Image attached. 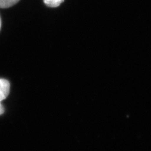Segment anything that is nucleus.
<instances>
[{
    "mask_svg": "<svg viewBox=\"0 0 151 151\" xmlns=\"http://www.w3.org/2000/svg\"><path fill=\"white\" fill-rule=\"evenodd\" d=\"M4 108L2 105V104L1 103V102H0V115H2L3 113H4Z\"/></svg>",
    "mask_w": 151,
    "mask_h": 151,
    "instance_id": "nucleus-4",
    "label": "nucleus"
},
{
    "mask_svg": "<svg viewBox=\"0 0 151 151\" xmlns=\"http://www.w3.org/2000/svg\"><path fill=\"white\" fill-rule=\"evenodd\" d=\"M20 0H0V7L2 8H9L15 5Z\"/></svg>",
    "mask_w": 151,
    "mask_h": 151,
    "instance_id": "nucleus-2",
    "label": "nucleus"
},
{
    "mask_svg": "<svg viewBox=\"0 0 151 151\" xmlns=\"http://www.w3.org/2000/svg\"><path fill=\"white\" fill-rule=\"evenodd\" d=\"M10 89V84L8 81L4 79H0V102L5 100L8 96Z\"/></svg>",
    "mask_w": 151,
    "mask_h": 151,
    "instance_id": "nucleus-1",
    "label": "nucleus"
},
{
    "mask_svg": "<svg viewBox=\"0 0 151 151\" xmlns=\"http://www.w3.org/2000/svg\"><path fill=\"white\" fill-rule=\"evenodd\" d=\"M64 1V0H44V3L48 6L57 7Z\"/></svg>",
    "mask_w": 151,
    "mask_h": 151,
    "instance_id": "nucleus-3",
    "label": "nucleus"
},
{
    "mask_svg": "<svg viewBox=\"0 0 151 151\" xmlns=\"http://www.w3.org/2000/svg\"><path fill=\"white\" fill-rule=\"evenodd\" d=\"M1 18H0V29H1Z\"/></svg>",
    "mask_w": 151,
    "mask_h": 151,
    "instance_id": "nucleus-5",
    "label": "nucleus"
}]
</instances>
